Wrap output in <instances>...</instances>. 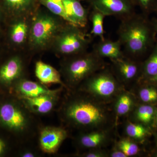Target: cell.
Listing matches in <instances>:
<instances>
[{"label":"cell","mask_w":157,"mask_h":157,"mask_svg":"<svg viewBox=\"0 0 157 157\" xmlns=\"http://www.w3.org/2000/svg\"><path fill=\"white\" fill-rule=\"evenodd\" d=\"M120 88L117 78L104 67L82 82L79 89L98 101H105L116 95Z\"/></svg>","instance_id":"6"},{"label":"cell","mask_w":157,"mask_h":157,"mask_svg":"<svg viewBox=\"0 0 157 157\" xmlns=\"http://www.w3.org/2000/svg\"><path fill=\"white\" fill-rule=\"evenodd\" d=\"M67 23L83 28L87 23L88 13L79 0H63Z\"/></svg>","instance_id":"14"},{"label":"cell","mask_w":157,"mask_h":157,"mask_svg":"<svg viewBox=\"0 0 157 157\" xmlns=\"http://www.w3.org/2000/svg\"><path fill=\"white\" fill-rule=\"evenodd\" d=\"M153 25L154 28L155 33L156 36L157 38V18H154L151 21Z\"/></svg>","instance_id":"34"},{"label":"cell","mask_w":157,"mask_h":157,"mask_svg":"<svg viewBox=\"0 0 157 157\" xmlns=\"http://www.w3.org/2000/svg\"><path fill=\"white\" fill-rule=\"evenodd\" d=\"M39 143L43 152L53 154L67 138V131L63 127L45 126L39 130Z\"/></svg>","instance_id":"10"},{"label":"cell","mask_w":157,"mask_h":157,"mask_svg":"<svg viewBox=\"0 0 157 157\" xmlns=\"http://www.w3.org/2000/svg\"><path fill=\"white\" fill-rule=\"evenodd\" d=\"M84 93V95H75L66 98L59 110L60 117L74 128L93 129L103 126L108 121V111L98 100Z\"/></svg>","instance_id":"1"},{"label":"cell","mask_w":157,"mask_h":157,"mask_svg":"<svg viewBox=\"0 0 157 157\" xmlns=\"http://www.w3.org/2000/svg\"></svg>","instance_id":"39"},{"label":"cell","mask_w":157,"mask_h":157,"mask_svg":"<svg viewBox=\"0 0 157 157\" xmlns=\"http://www.w3.org/2000/svg\"><path fill=\"white\" fill-rule=\"evenodd\" d=\"M117 146L118 149L123 152L127 157L135 155L139 152L138 145L128 139H123L120 140Z\"/></svg>","instance_id":"27"},{"label":"cell","mask_w":157,"mask_h":157,"mask_svg":"<svg viewBox=\"0 0 157 157\" xmlns=\"http://www.w3.org/2000/svg\"><path fill=\"white\" fill-rule=\"evenodd\" d=\"M142 81L146 84L151 85L155 86H157V74L150 78L144 79Z\"/></svg>","instance_id":"32"},{"label":"cell","mask_w":157,"mask_h":157,"mask_svg":"<svg viewBox=\"0 0 157 157\" xmlns=\"http://www.w3.org/2000/svg\"><path fill=\"white\" fill-rule=\"evenodd\" d=\"M11 151V147L8 140L0 134V157L7 155Z\"/></svg>","instance_id":"29"},{"label":"cell","mask_w":157,"mask_h":157,"mask_svg":"<svg viewBox=\"0 0 157 157\" xmlns=\"http://www.w3.org/2000/svg\"><path fill=\"white\" fill-rule=\"evenodd\" d=\"M39 2L49 12L58 16L63 19L65 22L67 23V17L64 7L63 0H39Z\"/></svg>","instance_id":"23"},{"label":"cell","mask_w":157,"mask_h":157,"mask_svg":"<svg viewBox=\"0 0 157 157\" xmlns=\"http://www.w3.org/2000/svg\"><path fill=\"white\" fill-rule=\"evenodd\" d=\"M93 51L101 58H108L111 61L123 57L125 55L119 40L113 41L104 38L94 45Z\"/></svg>","instance_id":"15"},{"label":"cell","mask_w":157,"mask_h":157,"mask_svg":"<svg viewBox=\"0 0 157 157\" xmlns=\"http://www.w3.org/2000/svg\"><path fill=\"white\" fill-rule=\"evenodd\" d=\"M107 138V134L104 131H94L82 135L78 143L84 148H95L103 145Z\"/></svg>","instance_id":"19"},{"label":"cell","mask_w":157,"mask_h":157,"mask_svg":"<svg viewBox=\"0 0 157 157\" xmlns=\"http://www.w3.org/2000/svg\"><path fill=\"white\" fill-rule=\"evenodd\" d=\"M148 86L142 88L139 90V96L141 101L144 103H154L157 102V89L155 86L147 85Z\"/></svg>","instance_id":"26"},{"label":"cell","mask_w":157,"mask_h":157,"mask_svg":"<svg viewBox=\"0 0 157 157\" xmlns=\"http://www.w3.org/2000/svg\"><path fill=\"white\" fill-rule=\"evenodd\" d=\"M81 155L85 157H104L107 156V154L102 151L94 150L85 153Z\"/></svg>","instance_id":"30"},{"label":"cell","mask_w":157,"mask_h":157,"mask_svg":"<svg viewBox=\"0 0 157 157\" xmlns=\"http://www.w3.org/2000/svg\"><path fill=\"white\" fill-rule=\"evenodd\" d=\"M126 132L129 137L136 140H141L149 134L146 127L140 124L130 122L127 124Z\"/></svg>","instance_id":"25"},{"label":"cell","mask_w":157,"mask_h":157,"mask_svg":"<svg viewBox=\"0 0 157 157\" xmlns=\"http://www.w3.org/2000/svg\"><path fill=\"white\" fill-rule=\"evenodd\" d=\"M104 14L97 9H92L90 15L92 22V34L94 36L99 37L100 39H104V21L105 17Z\"/></svg>","instance_id":"22"},{"label":"cell","mask_w":157,"mask_h":157,"mask_svg":"<svg viewBox=\"0 0 157 157\" xmlns=\"http://www.w3.org/2000/svg\"><path fill=\"white\" fill-rule=\"evenodd\" d=\"M134 99L133 96L128 93H122L117 99L115 110L118 116H124L128 114L133 108Z\"/></svg>","instance_id":"21"},{"label":"cell","mask_w":157,"mask_h":157,"mask_svg":"<svg viewBox=\"0 0 157 157\" xmlns=\"http://www.w3.org/2000/svg\"><path fill=\"white\" fill-rule=\"evenodd\" d=\"M157 74V41L150 54L141 67L140 80L150 78Z\"/></svg>","instance_id":"20"},{"label":"cell","mask_w":157,"mask_h":157,"mask_svg":"<svg viewBox=\"0 0 157 157\" xmlns=\"http://www.w3.org/2000/svg\"><path fill=\"white\" fill-rule=\"evenodd\" d=\"M155 13H156V14H157V6L156 7L155 9Z\"/></svg>","instance_id":"36"},{"label":"cell","mask_w":157,"mask_h":157,"mask_svg":"<svg viewBox=\"0 0 157 157\" xmlns=\"http://www.w3.org/2000/svg\"><path fill=\"white\" fill-rule=\"evenodd\" d=\"M121 21L118 40L125 55L135 59L151 52L156 42V36L147 16L135 13Z\"/></svg>","instance_id":"2"},{"label":"cell","mask_w":157,"mask_h":157,"mask_svg":"<svg viewBox=\"0 0 157 157\" xmlns=\"http://www.w3.org/2000/svg\"><path fill=\"white\" fill-rule=\"evenodd\" d=\"M82 29L66 23L52 42L51 46L54 51L65 57L86 52L90 41Z\"/></svg>","instance_id":"7"},{"label":"cell","mask_w":157,"mask_h":157,"mask_svg":"<svg viewBox=\"0 0 157 157\" xmlns=\"http://www.w3.org/2000/svg\"><path fill=\"white\" fill-rule=\"evenodd\" d=\"M135 6L139 7L142 14L146 16L154 12L157 0H133Z\"/></svg>","instance_id":"28"},{"label":"cell","mask_w":157,"mask_h":157,"mask_svg":"<svg viewBox=\"0 0 157 157\" xmlns=\"http://www.w3.org/2000/svg\"><path fill=\"white\" fill-rule=\"evenodd\" d=\"M29 16L18 17V19L11 25L10 38L14 45L20 46L28 40L31 20Z\"/></svg>","instance_id":"17"},{"label":"cell","mask_w":157,"mask_h":157,"mask_svg":"<svg viewBox=\"0 0 157 157\" xmlns=\"http://www.w3.org/2000/svg\"><path fill=\"white\" fill-rule=\"evenodd\" d=\"M1 17H2V11H1V8H0V19H1Z\"/></svg>","instance_id":"37"},{"label":"cell","mask_w":157,"mask_h":157,"mask_svg":"<svg viewBox=\"0 0 157 157\" xmlns=\"http://www.w3.org/2000/svg\"><path fill=\"white\" fill-rule=\"evenodd\" d=\"M34 116L21 100L8 93H0V130L17 139H27L37 129Z\"/></svg>","instance_id":"3"},{"label":"cell","mask_w":157,"mask_h":157,"mask_svg":"<svg viewBox=\"0 0 157 157\" xmlns=\"http://www.w3.org/2000/svg\"><path fill=\"white\" fill-rule=\"evenodd\" d=\"M153 121L154 122L155 125L157 127V110H156L155 113L154 119Z\"/></svg>","instance_id":"35"},{"label":"cell","mask_w":157,"mask_h":157,"mask_svg":"<svg viewBox=\"0 0 157 157\" xmlns=\"http://www.w3.org/2000/svg\"><path fill=\"white\" fill-rule=\"evenodd\" d=\"M154 156L157 157V153H156L154 155Z\"/></svg>","instance_id":"38"},{"label":"cell","mask_w":157,"mask_h":157,"mask_svg":"<svg viewBox=\"0 0 157 157\" xmlns=\"http://www.w3.org/2000/svg\"><path fill=\"white\" fill-rule=\"evenodd\" d=\"M35 74L42 84H59L67 88L62 80L60 73L52 66L42 61H38L36 63Z\"/></svg>","instance_id":"16"},{"label":"cell","mask_w":157,"mask_h":157,"mask_svg":"<svg viewBox=\"0 0 157 157\" xmlns=\"http://www.w3.org/2000/svg\"><path fill=\"white\" fill-rule=\"evenodd\" d=\"M25 64L19 56H14L0 66V93H8L20 79L24 78Z\"/></svg>","instance_id":"8"},{"label":"cell","mask_w":157,"mask_h":157,"mask_svg":"<svg viewBox=\"0 0 157 157\" xmlns=\"http://www.w3.org/2000/svg\"><path fill=\"white\" fill-rule=\"evenodd\" d=\"M35 2V0H4V5L18 17L29 16L33 11Z\"/></svg>","instance_id":"18"},{"label":"cell","mask_w":157,"mask_h":157,"mask_svg":"<svg viewBox=\"0 0 157 157\" xmlns=\"http://www.w3.org/2000/svg\"><path fill=\"white\" fill-rule=\"evenodd\" d=\"M60 88L50 90L41 82L39 83L29 80L24 77L17 81L9 92L6 93H8L18 99L34 98L56 92Z\"/></svg>","instance_id":"12"},{"label":"cell","mask_w":157,"mask_h":157,"mask_svg":"<svg viewBox=\"0 0 157 157\" xmlns=\"http://www.w3.org/2000/svg\"><path fill=\"white\" fill-rule=\"evenodd\" d=\"M33 15L28 40L29 45L33 50H45L51 46L65 24L60 17L50 12L39 10Z\"/></svg>","instance_id":"5"},{"label":"cell","mask_w":157,"mask_h":157,"mask_svg":"<svg viewBox=\"0 0 157 157\" xmlns=\"http://www.w3.org/2000/svg\"><path fill=\"white\" fill-rule=\"evenodd\" d=\"M67 57L62 63L60 73L67 89L77 87L88 77L105 67L103 59L93 51Z\"/></svg>","instance_id":"4"},{"label":"cell","mask_w":157,"mask_h":157,"mask_svg":"<svg viewBox=\"0 0 157 157\" xmlns=\"http://www.w3.org/2000/svg\"><path fill=\"white\" fill-rule=\"evenodd\" d=\"M92 9L106 16H114L121 20L135 14L133 0H87Z\"/></svg>","instance_id":"9"},{"label":"cell","mask_w":157,"mask_h":157,"mask_svg":"<svg viewBox=\"0 0 157 157\" xmlns=\"http://www.w3.org/2000/svg\"><path fill=\"white\" fill-rule=\"evenodd\" d=\"M63 87L56 92L43 95L34 98L19 99L26 107L34 115H45L54 110L60 99V94Z\"/></svg>","instance_id":"11"},{"label":"cell","mask_w":157,"mask_h":157,"mask_svg":"<svg viewBox=\"0 0 157 157\" xmlns=\"http://www.w3.org/2000/svg\"><path fill=\"white\" fill-rule=\"evenodd\" d=\"M155 111V107L149 104L140 105L136 109L135 117L139 122L148 124L154 121Z\"/></svg>","instance_id":"24"},{"label":"cell","mask_w":157,"mask_h":157,"mask_svg":"<svg viewBox=\"0 0 157 157\" xmlns=\"http://www.w3.org/2000/svg\"><path fill=\"white\" fill-rule=\"evenodd\" d=\"M111 61L117 78L124 82L132 81L141 72L142 66L139 67L133 59L125 55L123 57Z\"/></svg>","instance_id":"13"},{"label":"cell","mask_w":157,"mask_h":157,"mask_svg":"<svg viewBox=\"0 0 157 157\" xmlns=\"http://www.w3.org/2000/svg\"><path fill=\"white\" fill-rule=\"evenodd\" d=\"M18 155L21 157H36L38 156L36 151L30 149L23 150L19 152Z\"/></svg>","instance_id":"31"},{"label":"cell","mask_w":157,"mask_h":157,"mask_svg":"<svg viewBox=\"0 0 157 157\" xmlns=\"http://www.w3.org/2000/svg\"><path fill=\"white\" fill-rule=\"evenodd\" d=\"M110 156L112 157H127L126 155L119 149L112 152V153L110 154Z\"/></svg>","instance_id":"33"}]
</instances>
